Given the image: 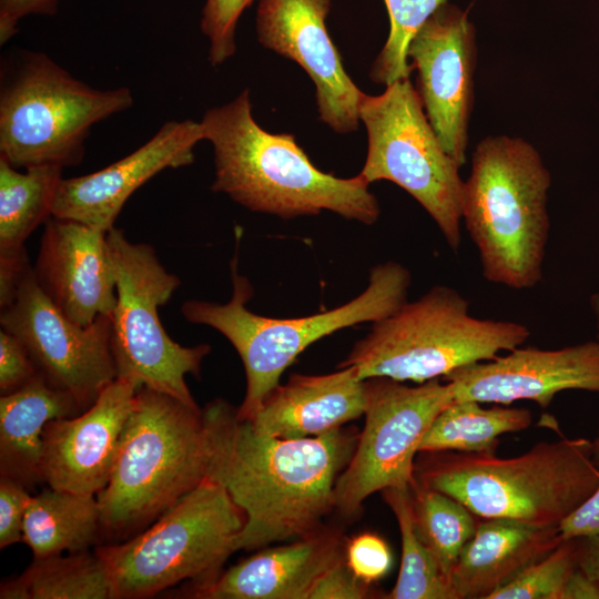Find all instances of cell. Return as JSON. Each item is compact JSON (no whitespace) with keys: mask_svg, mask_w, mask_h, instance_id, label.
I'll return each instance as SVG.
<instances>
[{"mask_svg":"<svg viewBox=\"0 0 599 599\" xmlns=\"http://www.w3.org/2000/svg\"><path fill=\"white\" fill-rule=\"evenodd\" d=\"M345 558L354 575L372 585L384 578L392 566L388 545L375 534H361L345 547Z\"/></svg>","mask_w":599,"mask_h":599,"instance_id":"33","label":"cell"},{"mask_svg":"<svg viewBox=\"0 0 599 599\" xmlns=\"http://www.w3.org/2000/svg\"><path fill=\"white\" fill-rule=\"evenodd\" d=\"M577 560L579 568L599 583V535L577 538Z\"/></svg>","mask_w":599,"mask_h":599,"instance_id":"41","label":"cell"},{"mask_svg":"<svg viewBox=\"0 0 599 599\" xmlns=\"http://www.w3.org/2000/svg\"><path fill=\"white\" fill-rule=\"evenodd\" d=\"M212 454L204 408L140 387L97 495L102 536L118 542L145 529L209 478Z\"/></svg>","mask_w":599,"mask_h":599,"instance_id":"4","label":"cell"},{"mask_svg":"<svg viewBox=\"0 0 599 599\" xmlns=\"http://www.w3.org/2000/svg\"><path fill=\"white\" fill-rule=\"evenodd\" d=\"M108 232L57 216L44 223L33 266L37 283L71 321L88 326L110 316L116 282Z\"/></svg>","mask_w":599,"mask_h":599,"instance_id":"18","label":"cell"},{"mask_svg":"<svg viewBox=\"0 0 599 599\" xmlns=\"http://www.w3.org/2000/svg\"><path fill=\"white\" fill-rule=\"evenodd\" d=\"M245 522L225 488L205 479L128 540L99 546L114 599L152 598L219 573Z\"/></svg>","mask_w":599,"mask_h":599,"instance_id":"8","label":"cell"},{"mask_svg":"<svg viewBox=\"0 0 599 599\" xmlns=\"http://www.w3.org/2000/svg\"><path fill=\"white\" fill-rule=\"evenodd\" d=\"M530 410L495 404L483 407L475 400L453 402L434 419L424 435L420 451L496 453L499 437L528 428Z\"/></svg>","mask_w":599,"mask_h":599,"instance_id":"26","label":"cell"},{"mask_svg":"<svg viewBox=\"0 0 599 599\" xmlns=\"http://www.w3.org/2000/svg\"><path fill=\"white\" fill-rule=\"evenodd\" d=\"M454 402L510 405L532 400L547 408L564 390L599 393V337L559 349L516 347L444 377Z\"/></svg>","mask_w":599,"mask_h":599,"instance_id":"16","label":"cell"},{"mask_svg":"<svg viewBox=\"0 0 599 599\" xmlns=\"http://www.w3.org/2000/svg\"><path fill=\"white\" fill-rule=\"evenodd\" d=\"M1 328L20 339L38 373L74 396L83 410L116 378L110 316L81 326L64 315L27 272L11 305L0 309Z\"/></svg>","mask_w":599,"mask_h":599,"instance_id":"13","label":"cell"},{"mask_svg":"<svg viewBox=\"0 0 599 599\" xmlns=\"http://www.w3.org/2000/svg\"><path fill=\"white\" fill-rule=\"evenodd\" d=\"M58 0H0V42L6 43L16 32L17 24L28 14H52Z\"/></svg>","mask_w":599,"mask_h":599,"instance_id":"38","label":"cell"},{"mask_svg":"<svg viewBox=\"0 0 599 599\" xmlns=\"http://www.w3.org/2000/svg\"><path fill=\"white\" fill-rule=\"evenodd\" d=\"M359 120L367 154L358 175L368 184L387 180L410 194L437 224L453 251L460 246L464 181L444 150L408 79L378 95L363 93Z\"/></svg>","mask_w":599,"mask_h":599,"instance_id":"11","label":"cell"},{"mask_svg":"<svg viewBox=\"0 0 599 599\" xmlns=\"http://www.w3.org/2000/svg\"><path fill=\"white\" fill-rule=\"evenodd\" d=\"M331 0H260V43L294 60L312 79L319 119L337 133L358 126L363 93L349 78L326 28Z\"/></svg>","mask_w":599,"mask_h":599,"instance_id":"15","label":"cell"},{"mask_svg":"<svg viewBox=\"0 0 599 599\" xmlns=\"http://www.w3.org/2000/svg\"><path fill=\"white\" fill-rule=\"evenodd\" d=\"M365 425L334 488V509L355 516L365 499L415 484V456L436 416L454 402L449 382L407 386L387 377L365 379Z\"/></svg>","mask_w":599,"mask_h":599,"instance_id":"12","label":"cell"},{"mask_svg":"<svg viewBox=\"0 0 599 599\" xmlns=\"http://www.w3.org/2000/svg\"><path fill=\"white\" fill-rule=\"evenodd\" d=\"M590 307L593 312L598 333H599V292L590 296ZM598 337H599V334H598ZM592 447H593V459L596 464L599 466V429H598L597 438L592 441Z\"/></svg>","mask_w":599,"mask_h":599,"instance_id":"42","label":"cell"},{"mask_svg":"<svg viewBox=\"0 0 599 599\" xmlns=\"http://www.w3.org/2000/svg\"><path fill=\"white\" fill-rule=\"evenodd\" d=\"M29 490L19 483L1 477L0 480V549L23 541V524Z\"/></svg>","mask_w":599,"mask_h":599,"instance_id":"35","label":"cell"},{"mask_svg":"<svg viewBox=\"0 0 599 599\" xmlns=\"http://www.w3.org/2000/svg\"><path fill=\"white\" fill-rule=\"evenodd\" d=\"M409 490L416 532L447 579L479 518L457 499L417 481Z\"/></svg>","mask_w":599,"mask_h":599,"instance_id":"28","label":"cell"},{"mask_svg":"<svg viewBox=\"0 0 599 599\" xmlns=\"http://www.w3.org/2000/svg\"><path fill=\"white\" fill-rule=\"evenodd\" d=\"M106 236L116 282V304L110 315L116 378L197 406L185 377H200L211 346L174 342L159 316V307L171 298L181 280L162 265L150 244L133 243L114 226Z\"/></svg>","mask_w":599,"mask_h":599,"instance_id":"10","label":"cell"},{"mask_svg":"<svg viewBox=\"0 0 599 599\" xmlns=\"http://www.w3.org/2000/svg\"><path fill=\"white\" fill-rule=\"evenodd\" d=\"M559 527L534 528L501 519H479L447 576L454 599H488L561 541Z\"/></svg>","mask_w":599,"mask_h":599,"instance_id":"22","label":"cell"},{"mask_svg":"<svg viewBox=\"0 0 599 599\" xmlns=\"http://www.w3.org/2000/svg\"><path fill=\"white\" fill-rule=\"evenodd\" d=\"M133 103L128 88L97 90L41 52L20 57L0 93V159L11 166H72L91 128Z\"/></svg>","mask_w":599,"mask_h":599,"instance_id":"9","label":"cell"},{"mask_svg":"<svg viewBox=\"0 0 599 599\" xmlns=\"http://www.w3.org/2000/svg\"><path fill=\"white\" fill-rule=\"evenodd\" d=\"M369 586L354 575L344 556L317 579L308 599H364L370 597Z\"/></svg>","mask_w":599,"mask_h":599,"instance_id":"36","label":"cell"},{"mask_svg":"<svg viewBox=\"0 0 599 599\" xmlns=\"http://www.w3.org/2000/svg\"><path fill=\"white\" fill-rule=\"evenodd\" d=\"M83 412L68 392L39 373L19 389L0 397V473L28 490L41 481L42 434L52 420Z\"/></svg>","mask_w":599,"mask_h":599,"instance_id":"23","label":"cell"},{"mask_svg":"<svg viewBox=\"0 0 599 599\" xmlns=\"http://www.w3.org/2000/svg\"><path fill=\"white\" fill-rule=\"evenodd\" d=\"M380 493L397 520L402 539L399 573L393 589L385 598L454 599L446 577L416 532L410 490L387 488Z\"/></svg>","mask_w":599,"mask_h":599,"instance_id":"29","label":"cell"},{"mask_svg":"<svg viewBox=\"0 0 599 599\" xmlns=\"http://www.w3.org/2000/svg\"><path fill=\"white\" fill-rule=\"evenodd\" d=\"M252 1L206 0L202 11L201 30L209 39V60L213 65L223 63L234 54L236 24Z\"/></svg>","mask_w":599,"mask_h":599,"instance_id":"32","label":"cell"},{"mask_svg":"<svg viewBox=\"0 0 599 599\" xmlns=\"http://www.w3.org/2000/svg\"><path fill=\"white\" fill-rule=\"evenodd\" d=\"M213 454L209 478L243 510L233 552L298 539L323 528L334 510V488L358 436L343 427L319 436L283 439L256 433L236 408L216 398L204 407Z\"/></svg>","mask_w":599,"mask_h":599,"instance_id":"1","label":"cell"},{"mask_svg":"<svg viewBox=\"0 0 599 599\" xmlns=\"http://www.w3.org/2000/svg\"><path fill=\"white\" fill-rule=\"evenodd\" d=\"M390 22L389 34L369 71L370 79L388 85L408 79V48L424 23L447 0H384Z\"/></svg>","mask_w":599,"mask_h":599,"instance_id":"30","label":"cell"},{"mask_svg":"<svg viewBox=\"0 0 599 599\" xmlns=\"http://www.w3.org/2000/svg\"><path fill=\"white\" fill-rule=\"evenodd\" d=\"M241 236L237 229L230 264L231 300L226 304L189 300L182 304L181 313L191 323L220 332L237 352L245 370L246 390L236 415L248 420L301 353L339 329L374 323L394 313L407 301L412 277L404 265L388 261L375 265L366 288L341 306L296 318L263 316L246 306L254 290L247 277L238 273Z\"/></svg>","mask_w":599,"mask_h":599,"instance_id":"5","label":"cell"},{"mask_svg":"<svg viewBox=\"0 0 599 599\" xmlns=\"http://www.w3.org/2000/svg\"><path fill=\"white\" fill-rule=\"evenodd\" d=\"M342 535L324 527L296 541L262 549L214 577L192 582L199 599H308L317 579L345 556Z\"/></svg>","mask_w":599,"mask_h":599,"instance_id":"20","label":"cell"},{"mask_svg":"<svg viewBox=\"0 0 599 599\" xmlns=\"http://www.w3.org/2000/svg\"><path fill=\"white\" fill-rule=\"evenodd\" d=\"M578 567L577 539H565L488 599H561L567 580Z\"/></svg>","mask_w":599,"mask_h":599,"instance_id":"31","label":"cell"},{"mask_svg":"<svg viewBox=\"0 0 599 599\" xmlns=\"http://www.w3.org/2000/svg\"><path fill=\"white\" fill-rule=\"evenodd\" d=\"M550 184L549 171L528 142L487 136L477 144L464 181L461 220L488 282L514 290L541 282Z\"/></svg>","mask_w":599,"mask_h":599,"instance_id":"6","label":"cell"},{"mask_svg":"<svg viewBox=\"0 0 599 599\" xmlns=\"http://www.w3.org/2000/svg\"><path fill=\"white\" fill-rule=\"evenodd\" d=\"M38 374L28 351L18 337L0 329V393H12Z\"/></svg>","mask_w":599,"mask_h":599,"instance_id":"34","label":"cell"},{"mask_svg":"<svg viewBox=\"0 0 599 599\" xmlns=\"http://www.w3.org/2000/svg\"><path fill=\"white\" fill-rule=\"evenodd\" d=\"M204 140L201 122L169 121L139 149L90 174L62 179L52 215L109 232L128 199L165 169L194 161V146Z\"/></svg>","mask_w":599,"mask_h":599,"instance_id":"19","label":"cell"},{"mask_svg":"<svg viewBox=\"0 0 599 599\" xmlns=\"http://www.w3.org/2000/svg\"><path fill=\"white\" fill-rule=\"evenodd\" d=\"M561 599H599V583L578 567L567 580Z\"/></svg>","mask_w":599,"mask_h":599,"instance_id":"40","label":"cell"},{"mask_svg":"<svg viewBox=\"0 0 599 599\" xmlns=\"http://www.w3.org/2000/svg\"><path fill=\"white\" fill-rule=\"evenodd\" d=\"M32 265L26 250L0 253V309L11 305Z\"/></svg>","mask_w":599,"mask_h":599,"instance_id":"39","label":"cell"},{"mask_svg":"<svg viewBox=\"0 0 599 599\" xmlns=\"http://www.w3.org/2000/svg\"><path fill=\"white\" fill-rule=\"evenodd\" d=\"M61 172L41 165L22 173L0 159V252L26 250L29 235L52 216Z\"/></svg>","mask_w":599,"mask_h":599,"instance_id":"27","label":"cell"},{"mask_svg":"<svg viewBox=\"0 0 599 599\" xmlns=\"http://www.w3.org/2000/svg\"><path fill=\"white\" fill-rule=\"evenodd\" d=\"M418 484L465 505L479 519L559 527L599 485L592 441H539L510 458L496 453L420 451Z\"/></svg>","mask_w":599,"mask_h":599,"instance_id":"3","label":"cell"},{"mask_svg":"<svg viewBox=\"0 0 599 599\" xmlns=\"http://www.w3.org/2000/svg\"><path fill=\"white\" fill-rule=\"evenodd\" d=\"M529 336L524 324L473 316L459 292L436 285L372 323L338 367L353 366L363 380L387 377L422 384L491 359Z\"/></svg>","mask_w":599,"mask_h":599,"instance_id":"7","label":"cell"},{"mask_svg":"<svg viewBox=\"0 0 599 599\" xmlns=\"http://www.w3.org/2000/svg\"><path fill=\"white\" fill-rule=\"evenodd\" d=\"M101 537V510L95 495L49 487L30 496L23 542L33 559L85 551Z\"/></svg>","mask_w":599,"mask_h":599,"instance_id":"24","label":"cell"},{"mask_svg":"<svg viewBox=\"0 0 599 599\" xmlns=\"http://www.w3.org/2000/svg\"><path fill=\"white\" fill-rule=\"evenodd\" d=\"M1 599H114L101 557L89 550L33 559L27 570L6 580Z\"/></svg>","mask_w":599,"mask_h":599,"instance_id":"25","label":"cell"},{"mask_svg":"<svg viewBox=\"0 0 599 599\" xmlns=\"http://www.w3.org/2000/svg\"><path fill=\"white\" fill-rule=\"evenodd\" d=\"M338 368L325 375L293 374L248 419L252 428L270 437L298 439L323 435L363 416L365 379L353 366Z\"/></svg>","mask_w":599,"mask_h":599,"instance_id":"21","label":"cell"},{"mask_svg":"<svg viewBox=\"0 0 599 599\" xmlns=\"http://www.w3.org/2000/svg\"><path fill=\"white\" fill-rule=\"evenodd\" d=\"M475 28L465 11L443 3L408 48L417 92L444 150L461 167L474 103Z\"/></svg>","mask_w":599,"mask_h":599,"instance_id":"14","label":"cell"},{"mask_svg":"<svg viewBox=\"0 0 599 599\" xmlns=\"http://www.w3.org/2000/svg\"><path fill=\"white\" fill-rule=\"evenodd\" d=\"M204 140L214 149L212 191L253 212L283 220L329 211L346 220L374 224L376 196L358 174L342 179L318 170L292 134H273L252 115L247 90L206 111Z\"/></svg>","mask_w":599,"mask_h":599,"instance_id":"2","label":"cell"},{"mask_svg":"<svg viewBox=\"0 0 599 599\" xmlns=\"http://www.w3.org/2000/svg\"><path fill=\"white\" fill-rule=\"evenodd\" d=\"M139 388L115 378L79 415L50 420L42 434L41 481L84 495L102 491Z\"/></svg>","mask_w":599,"mask_h":599,"instance_id":"17","label":"cell"},{"mask_svg":"<svg viewBox=\"0 0 599 599\" xmlns=\"http://www.w3.org/2000/svg\"><path fill=\"white\" fill-rule=\"evenodd\" d=\"M559 531L564 540L599 535V485L560 522Z\"/></svg>","mask_w":599,"mask_h":599,"instance_id":"37","label":"cell"}]
</instances>
